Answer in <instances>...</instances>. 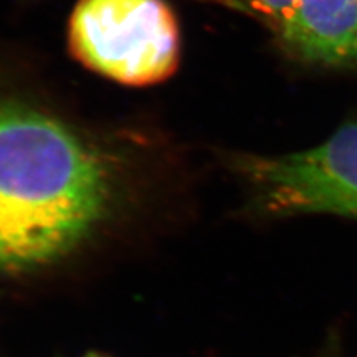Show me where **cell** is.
<instances>
[{
    "label": "cell",
    "mask_w": 357,
    "mask_h": 357,
    "mask_svg": "<svg viewBox=\"0 0 357 357\" xmlns=\"http://www.w3.org/2000/svg\"><path fill=\"white\" fill-rule=\"evenodd\" d=\"M84 357H106V356H102V354H97V353H93V354H86Z\"/></svg>",
    "instance_id": "obj_7"
},
{
    "label": "cell",
    "mask_w": 357,
    "mask_h": 357,
    "mask_svg": "<svg viewBox=\"0 0 357 357\" xmlns=\"http://www.w3.org/2000/svg\"><path fill=\"white\" fill-rule=\"evenodd\" d=\"M317 357H342L341 341L337 332H332L328 335V338L323 342V347Z\"/></svg>",
    "instance_id": "obj_6"
},
{
    "label": "cell",
    "mask_w": 357,
    "mask_h": 357,
    "mask_svg": "<svg viewBox=\"0 0 357 357\" xmlns=\"http://www.w3.org/2000/svg\"><path fill=\"white\" fill-rule=\"evenodd\" d=\"M69 47L86 69L146 86L176 72L181 35L164 0H79L69 22Z\"/></svg>",
    "instance_id": "obj_2"
},
{
    "label": "cell",
    "mask_w": 357,
    "mask_h": 357,
    "mask_svg": "<svg viewBox=\"0 0 357 357\" xmlns=\"http://www.w3.org/2000/svg\"><path fill=\"white\" fill-rule=\"evenodd\" d=\"M211 2L248 15L273 31L298 0H211Z\"/></svg>",
    "instance_id": "obj_5"
},
{
    "label": "cell",
    "mask_w": 357,
    "mask_h": 357,
    "mask_svg": "<svg viewBox=\"0 0 357 357\" xmlns=\"http://www.w3.org/2000/svg\"><path fill=\"white\" fill-rule=\"evenodd\" d=\"M232 169L264 218L329 215L357 220V119L304 151L236 155Z\"/></svg>",
    "instance_id": "obj_3"
},
{
    "label": "cell",
    "mask_w": 357,
    "mask_h": 357,
    "mask_svg": "<svg viewBox=\"0 0 357 357\" xmlns=\"http://www.w3.org/2000/svg\"><path fill=\"white\" fill-rule=\"evenodd\" d=\"M116 189L97 144L42 110L0 102V273L72 255L106 220Z\"/></svg>",
    "instance_id": "obj_1"
},
{
    "label": "cell",
    "mask_w": 357,
    "mask_h": 357,
    "mask_svg": "<svg viewBox=\"0 0 357 357\" xmlns=\"http://www.w3.org/2000/svg\"><path fill=\"white\" fill-rule=\"evenodd\" d=\"M271 33L298 63L357 69V0H298Z\"/></svg>",
    "instance_id": "obj_4"
}]
</instances>
